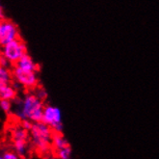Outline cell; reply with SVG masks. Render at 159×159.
<instances>
[{
	"instance_id": "obj_15",
	"label": "cell",
	"mask_w": 159,
	"mask_h": 159,
	"mask_svg": "<svg viewBox=\"0 0 159 159\" xmlns=\"http://www.w3.org/2000/svg\"><path fill=\"white\" fill-rule=\"evenodd\" d=\"M12 101L10 100H0V108H1L5 113H10L12 110Z\"/></svg>"
},
{
	"instance_id": "obj_7",
	"label": "cell",
	"mask_w": 159,
	"mask_h": 159,
	"mask_svg": "<svg viewBox=\"0 0 159 159\" xmlns=\"http://www.w3.org/2000/svg\"><path fill=\"white\" fill-rule=\"evenodd\" d=\"M15 67H17L26 71H32V72H37V70H39V66L33 61V59L28 54H25L23 57H21L20 60L16 64Z\"/></svg>"
},
{
	"instance_id": "obj_2",
	"label": "cell",
	"mask_w": 159,
	"mask_h": 159,
	"mask_svg": "<svg viewBox=\"0 0 159 159\" xmlns=\"http://www.w3.org/2000/svg\"><path fill=\"white\" fill-rule=\"evenodd\" d=\"M30 136L31 142L38 152H46L52 147L51 141L53 130L43 121L33 125V127L30 130Z\"/></svg>"
},
{
	"instance_id": "obj_12",
	"label": "cell",
	"mask_w": 159,
	"mask_h": 159,
	"mask_svg": "<svg viewBox=\"0 0 159 159\" xmlns=\"http://www.w3.org/2000/svg\"><path fill=\"white\" fill-rule=\"evenodd\" d=\"M16 152L20 157L25 155L27 152V141H16L13 142Z\"/></svg>"
},
{
	"instance_id": "obj_21",
	"label": "cell",
	"mask_w": 159,
	"mask_h": 159,
	"mask_svg": "<svg viewBox=\"0 0 159 159\" xmlns=\"http://www.w3.org/2000/svg\"><path fill=\"white\" fill-rule=\"evenodd\" d=\"M0 159H4V158H3V156H0Z\"/></svg>"
},
{
	"instance_id": "obj_8",
	"label": "cell",
	"mask_w": 159,
	"mask_h": 159,
	"mask_svg": "<svg viewBox=\"0 0 159 159\" xmlns=\"http://www.w3.org/2000/svg\"><path fill=\"white\" fill-rule=\"evenodd\" d=\"M12 69H7L0 66V89L8 85H12Z\"/></svg>"
},
{
	"instance_id": "obj_16",
	"label": "cell",
	"mask_w": 159,
	"mask_h": 159,
	"mask_svg": "<svg viewBox=\"0 0 159 159\" xmlns=\"http://www.w3.org/2000/svg\"><path fill=\"white\" fill-rule=\"evenodd\" d=\"M3 158H4V159H21V157H20V155H18L16 152H11V151L6 152L3 154Z\"/></svg>"
},
{
	"instance_id": "obj_1",
	"label": "cell",
	"mask_w": 159,
	"mask_h": 159,
	"mask_svg": "<svg viewBox=\"0 0 159 159\" xmlns=\"http://www.w3.org/2000/svg\"><path fill=\"white\" fill-rule=\"evenodd\" d=\"M44 104L43 101L39 99L34 93H27L20 104H18L17 109L15 112V116L21 120H30L32 123H41L43 120Z\"/></svg>"
},
{
	"instance_id": "obj_17",
	"label": "cell",
	"mask_w": 159,
	"mask_h": 159,
	"mask_svg": "<svg viewBox=\"0 0 159 159\" xmlns=\"http://www.w3.org/2000/svg\"><path fill=\"white\" fill-rule=\"evenodd\" d=\"M33 125H34V123H32V121H30V120H21V123H20V125L25 130H27V131H30V130L32 129V127H33Z\"/></svg>"
},
{
	"instance_id": "obj_3",
	"label": "cell",
	"mask_w": 159,
	"mask_h": 159,
	"mask_svg": "<svg viewBox=\"0 0 159 159\" xmlns=\"http://www.w3.org/2000/svg\"><path fill=\"white\" fill-rule=\"evenodd\" d=\"M0 52H1V55H3L10 62L12 66L15 67L16 64L20 60V58L27 54V48L23 40L20 38L1 46Z\"/></svg>"
},
{
	"instance_id": "obj_10",
	"label": "cell",
	"mask_w": 159,
	"mask_h": 159,
	"mask_svg": "<svg viewBox=\"0 0 159 159\" xmlns=\"http://www.w3.org/2000/svg\"><path fill=\"white\" fill-rule=\"evenodd\" d=\"M51 146L53 148H55V151H59L66 147H69V143L67 141V139L63 136L62 133H56L53 132L52 136V141H51Z\"/></svg>"
},
{
	"instance_id": "obj_13",
	"label": "cell",
	"mask_w": 159,
	"mask_h": 159,
	"mask_svg": "<svg viewBox=\"0 0 159 159\" xmlns=\"http://www.w3.org/2000/svg\"><path fill=\"white\" fill-rule=\"evenodd\" d=\"M71 156V148L66 147L59 151H56V157L58 159H70Z\"/></svg>"
},
{
	"instance_id": "obj_9",
	"label": "cell",
	"mask_w": 159,
	"mask_h": 159,
	"mask_svg": "<svg viewBox=\"0 0 159 159\" xmlns=\"http://www.w3.org/2000/svg\"><path fill=\"white\" fill-rule=\"evenodd\" d=\"M16 89L13 85H8L0 89V100H14L16 98Z\"/></svg>"
},
{
	"instance_id": "obj_4",
	"label": "cell",
	"mask_w": 159,
	"mask_h": 159,
	"mask_svg": "<svg viewBox=\"0 0 159 159\" xmlns=\"http://www.w3.org/2000/svg\"><path fill=\"white\" fill-rule=\"evenodd\" d=\"M43 123L51 127L53 132L61 133L63 130V123H62V111L60 108L45 105L43 108Z\"/></svg>"
},
{
	"instance_id": "obj_19",
	"label": "cell",
	"mask_w": 159,
	"mask_h": 159,
	"mask_svg": "<svg viewBox=\"0 0 159 159\" xmlns=\"http://www.w3.org/2000/svg\"><path fill=\"white\" fill-rule=\"evenodd\" d=\"M1 26H2V20H0V33H1Z\"/></svg>"
},
{
	"instance_id": "obj_14",
	"label": "cell",
	"mask_w": 159,
	"mask_h": 159,
	"mask_svg": "<svg viewBox=\"0 0 159 159\" xmlns=\"http://www.w3.org/2000/svg\"><path fill=\"white\" fill-rule=\"evenodd\" d=\"M34 95L38 98L39 99H41L42 101H43L46 98H48V92H46L43 88H42V87H37L36 89H35V93Z\"/></svg>"
},
{
	"instance_id": "obj_5",
	"label": "cell",
	"mask_w": 159,
	"mask_h": 159,
	"mask_svg": "<svg viewBox=\"0 0 159 159\" xmlns=\"http://www.w3.org/2000/svg\"><path fill=\"white\" fill-rule=\"evenodd\" d=\"M13 81L16 82L18 85L22 86L27 90H35L38 87L39 79L37 76V72L26 71L17 67L12 68Z\"/></svg>"
},
{
	"instance_id": "obj_20",
	"label": "cell",
	"mask_w": 159,
	"mask_h": 159,
	"mask_svg": "<svg viewBox=\"0 0 159 159\" xmlns=\"http://www.w3.org/2000/svg\"><path fill=\"white\" fill-rule=\"evenodd\" d=\"M49 159H58V158L57 157H50Z\"/></svg>"
},
{
	"instance_id": "obj_18",
	"label": "cell",
	"mask_w": 159,
	"mask_h": 159,
	"mask_svg": "<svg viewBox=\"0 0 159 159\" xmlns=\"http://www.w3.org/2000/svg\"><path fill=\"white\" fill-rule=\"evenodd\" d=\"M4 20H6V18H5V15H4V11H3L2 6L0 5V20L3 21Z\"/></svg>"
},
{
	"instance_id": "obj_11",
	"label": "cell",
	"mask_w": 159,
	"mask_h": 159,
	"mask_svg": "<svg viewBox=\"0 0 159 159\" xmlns=\"http://www.w3.org/2000/svg\"><path fill=\"white\" fill-rule=\"evenodd\" d=\"M12 140L13 142L16 141H27L28 140V131L25 130L21 125L20 126H14L12 128Z\"/></svg>"
},
{
	"instance_id": "obj_22",
	"label": "cell",
	"mask_w": 159,
	"mask_h": 159,
	"mask_svg": "<svg viewBox=\"0 0 159 159\" xmlns=\"http://www.w3.org/2000/svg\"><path fill=\"white\" fill-rule=\"evenodd\" d=\"M0 54H1V52H0Z\"/></svg>"
},
{
	"instance_id": "obj_6",
	"label": "cell",
	"mask_w": 159,
	"mask_h": 159,
	"mask_svg": "<svg viewBox=\"0 0 159 159\" xmlns=\"http://www.w3.org/2000/svg\"><path fill=\"white\" fill-rule=\"evenodd\" d=\"M20 38V30L16 24L11 20H7V18L4 20L2 21L1 33H0V48Z\"/></svg>"
}]
</instances>
